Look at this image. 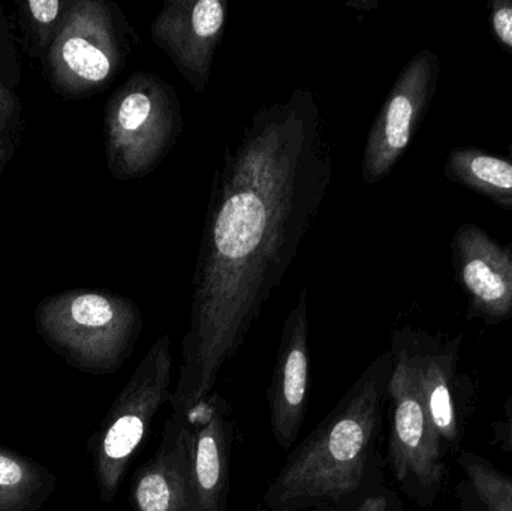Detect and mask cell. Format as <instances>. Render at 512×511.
<instances>
[{
  "instance_id": "obj_1",
  "label": "cell",
  "mask_w": 512,
  "mask_h": 511,
  "mask_svg": "<svg viewBox=\"0 0 512 511\" xmlns=\"http://www.w3.org/2000/svg\"><path fill=\"white\" fill-rule=\"evenodd\" d=\"M334 173L315 93L262 105L225 146L210 189L171 413L213 392L318 218Z\"/></svg>"
},
{
  "instance_id": "obj_2",
  "label": "cell",
  "mask_w": 512,
  "mask_h": 511,
  "mask_svg": "<svg viewBox=\"0 0 512 511\" xmlns=\"http://www.w3.org/2000/svg\"><path fill=\"white\" fill-rule=\"evenodd\" d=\"M393 354L376 357L336 407L292 449L252 511H333L379 455Z\"/></svg>"
},
{
  "instance_id": "obj_3",
  "label": "cell",
  "mask_w": 512,
  "mask_h": 511,
  "mask_svg": "<svg viewBox=\"0 0 512 511\" xmlns=\"http://www.w3.org/2000/svg\"><path fill=\"white\" fill-rule=\"evenodd\" d=\"M35 326L66 365L111 375L131 357L143 330V312L134 300L110 291L69 290L39 302Z\"/></svg>"
},
{
  "instance_id": "obj_4",
  "label": "cell",
  "mask_w": 512,
  "mask_h": 511,
  "mask_svg": "<svg viewBox=\"0 0 512 511\" xmlns=\"http://www.w3.org/2000/svg\"><path fill=\"white\" fill-rule=\"evenodd\" d=\"M176 89L155 72L129 75L108 98L104 114L105 153L114 180H138L165 161L183 132Z\"/></svg>"
},
{
  "instance_id": "obj_5",
  "label": "cell",
  "mask_w": 512,
  "mask_h": 511,
  "mask_svg": "<svg viewBox=\"0 0 512 511\" xmlns=\"http://www.w3.org/2000/svg\"><path fill=\"white\" fill-rule=\"evenodd\" d=\"M137 42L119 6L107 0H72L42 57L45 77L63 98L96 95L123 71Z\"/></svg>"
},
{
  "instance_id": "obj_6",
  "label": "cell",
  "mask_w": 512,
  "mask_h": 511,
  "mask_svg": "<svg viewBox=\"0 0 512 511\" xmlns=\"http://www.w3.org/2000/svg\"><path fill=\"white\" fill-rule=\"evenodd\" d=\"M173 366L170 336H159L90 438L93 474L102 503H113L153 419L171 401Z\"/></svg>"
},
{
  "instance_id": "obj_7",
  "label": "cell",
  "mask_w": 512,
  "mask_h": 511,
  "mask_svg": "<svg viewBox=\"0 0 512 511\" xmlns=\"http://www.w3.org/2000/svg\"><path fill=\"white\" fill-rule=\"evenodd\" d=\"M391 354L388 465L400 488L424 504L432 500L444 477L442 443L421 398L408 356L396 342H393Z\"/></svg>"
},
{
  "instance_id": "obj_8",
  "label": "cell",
  "mask_w": 512,
  "mask_h": 511,
  "mask_svg": "<svg viewBox=\"0 0 512 511\" xmlns=\"http://www.w3.org/2000/svg\"><path fill=\"white\" fill-rule=\"evenodd\" d=\"M438 77L439 59L433 51L421 50L406 63L367 135L364 183L375 185L396 167L429 108Z\"/></svg>"
},
{
  "instance_id": "obj_9",
  "label": "cell",
  "mask_w": 512,
  "mask_h": 511,
  "mask_svg": "<svg viewBox=\"0 0 512 511\" xmlns=\"http://www.w3.org/2000/svg\"><path fill=\"white\" fill-rule=\"evenodd\" d=\"M227 14L225 0H168L150 26L156 47L197 95L209 86Z\"/></svg>"
},
{
  "instance_id": "obj_10",
  "label": "cell",
  "mask_w": 512,
  "mask_h": 511,
  "mask_svg": "<svg viewBox=\"0 0 512 511\" xmlns=\"http://www.w3.org/2000/svg\"><path fill=\"white\" fill-rule=\"evenodd\" d=\"M188 431L192 480L200 511H227L231 455L236 440L233 408L212 392L180 413Z\"/></svg>"
},
{
  "instance_id": "obj_11",
  "label": "cell",
  "mask_w": 512,
  "mask_h": 511,
  "mask_svg": "<svg viewBox=\"0 0 512 511\" xmlns=\"http://www.w3.org/2000/svg\"><path fill=\"white\" fill-rule=\"evenodd\" d=\"M307 305V288H301L283 323L267 390L271 434L277 446L286 452L294 446L306 419L310 354Z\"/></svg>"
},
{
  "instance_id": "obj_12",
  "label": "cell",
  "mask_w": 512,
  "mask_h": 511,
  "mask_svg": "<svg viewBox=\"0 0 512 511\" xmlns=\"http://www.w3.org/2000/svg\"><path fill=\"white\" fill-rule=\"evenodd\" d=\"M131 504L134 511H200L182 414L165 420L155 455L135 471Z\"/></svg>"
},
{
  "instance_id": "obj_13",
  "label": "cell",
  "mask_w": 512,
  "mask_h": 511,
  "mask_svg": "<svg viewBox=\"0 0 512 511\" xmlns=\"http://www.w3.org/2000/svg\"><path fill=\"white\" fill-rule=\"evenodd\" d=\"M453 246L460 281L478 314L496 320L511 315L512 248L471 224L457 231Z\"/></svg>"
},
{
  "instance_id": "obj_14",
  "label": "cell",
  "mask_w": 512,
  "mask_h": 511,
  "mask_svg": "<svg viewBox=\"0 0 512 511\" xmlns=\"http://www.w3.org/2000/svg\"><path fill=\"white\" fill-rule=\"evenodd\" d=\"M393 342L403 348L411 362L421 398L439 440L456 443L459 422L453 396L454 353L433 350L420 335L409 330L397 332Z\"/></svg>"
},
{
  "instance_id": "obj_15",
  "label": "cell",
  "mask_w": 512,
  "mask_h": 511,
  "mask_svg": "<svg viewBox=\"0 0 512 511\" xmlns=\"http://www.w3.org/2000/svg\"><path fill=\"white\" fill-rule=\"evenodd\" d=\"M56 486L57 477L44 465L0 446V511H39Z\"/></svg>"
},
{
  "instance_id": "obj_16",
  "label": "cell",
  "mask_w": 512,
  "mask_h": 511,
  "mask_svg": "<svg viewBox=\"0 0 512 511\" xmlns=\"http://www.w3.org/2000/svg\"><path fill=\"white\" fill-rule=\"evenodd\" d=\"M445 174L478 194L512 209V162L475 149H456L448 156Z\"/></svg>"
},
{
  "instance_id": "obj_17",
  "label": "cell",
  "mask_w": 512,
  "mask_h": 511,
  "mask_svg": "<svg viewBox=\"0 0 512 511\" xmlns=\"http://www.w3.org/2000/svg\"><path fill=\"white\" fill-rule=\"evenodd\" d=\"M72 0L17 2L21 29L27 36L32 56H42L53 44Z\"/></svg>"
},
{
  "instance_id": "obj_18",
  "label": "cell",
  "mask_w": 512,
  "mask_h": 511,
  "mask_svg": "<svg viewBox=\"0 0 512 511\" xmlns=\"http://www.w3.org/2000/svg\"><path fill=\"white\" fill-rule=\"evenodd\" d=\"M384 458L373 459L360 485L349 492L333 511H402L399 497L385 480Z\"/></svg>"
},
{
  "instance_id": "obj_19",
  "label": "cell",
  "mask_w": 512,
  "mask_h": 511,
  "mask_svg": "<svg viewBox=\"0 0 512 511\" xmlns=\"http://www.w3.org/2000/svg\"><path fill=\"white\" fill-rule=\"evenodd\" d=\"M487 511H512V482L480 456L463 453L459 459Z\"/></svg>"
},
{
  "instance_id": "obj_20",
  "label": "cell",
  "mask_w": 512,
  "mask_h": 511,
  "mask_svg": "<svg viewBox=\"0 0 512 511\" xmlns=\"http://www.w3.org/2000/svg\"><path fill=\"white\" fill-rule=\"evenodd\" d=\"M490 21L496 39L512 53V0H495Z\"/></svg>"
},
{
  "instance_id": "obj_21",
  "label": "cell",
  "mask_w": 512,
  "mask_h": 511,
  "mask_svg": "<svg viewBox=\"0 0 512 511\" xmlns=\"http://www.w3.org/2000/svg\"><path fill=\"white\" fill-rule=\"evenodd\" d=\"M18 102L14 93L0 83V132H5L17 116Z\"/></svg>"
},
{
  "instance_id": "obj_22",
  "label": "cell",
  "mask_w": 512,
  "mask_h": 511,
  "mask_svg": "<svg viewBox=\"0 0 512 511\" xmlns=\"http://www.w3.org/2000/svg\"><path fill=\"white\" fill-rule=\"evenodd\" d=\"M12 158L11 149H9L8 143L0 137V170L8 164L9 159Z\"/></svg>"
},
{
  "instance_id": "obj_23",
  "label": "cell",
  "mask_w": 512,
  "mask_h": 511,
  "mask_svg": "<svg viewBox=\"0 0 512 511\" xmlns=\"http://www.w3.org/2000/svg\"><path fill=\"white\" fill-rule=\"evenodd\" d=\"M507 413H508V443H510V447L512 450V401L507 405Z\"/></svg>"
},
{
  "instance_id": "obj_24",
  "label": "cell",
  "mask_w": 512,
  "mask_h": 511,
  "mask_svg": "<svg viewBox=\"0 0 512 511\" xmlns=\"http://www.w3.org/2000/svg\"><path fill=\"white\" fill-rule=\"evenodd\" d=\"M2 27H3V17H2V12H0V30H2Z\"/></svg>"
},
{
  "instance_id": "obj_25",
  "label": "cell",
  "mask_w": 512,
  "mask_h": 511,
  "mask_svg": "<svg viewBox=\"0 0 512 511\" xmlns=\"http://www.w3.org/2000/svg\"><path fill=\"white\" fill-rule=\"evenodd\" d=\"M307 511H318V510H307Z\"/></svg>"
}]
</instances>
